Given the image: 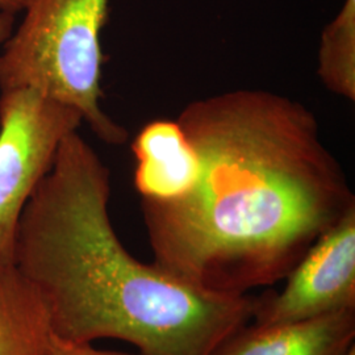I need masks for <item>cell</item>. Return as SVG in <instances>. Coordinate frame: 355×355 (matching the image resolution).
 Segmentation results:
<instances>
[{
    "label": "cell",
    "instance_id": "52a82bcc",
    "mask_svg": "<svg viewBox=\"0 0 355 355\" xmlns=\"http://www.w3.org/2000/svg\"><path fill=\"white\" fill-rule=\"evenodd\" d=\"M355 346V309L302 321L249 322L212 355H346Z\"/></svg>",
    "mask_w": 355,
    "mask_h": 355
},
{
    "label": "cell",
    "instance_id": "4fadbf2b",
    "mask_svg": "<svg viewBox=\"0 0 355 355\" xmlns=\"http://www.w3.org/2000/svg\"><path fill=\"white\" fill-rule=\"evenodd\" d=\"M346 355H355V346H353V347L347 352V354Z\"/></svg>",
    "mask_w": 355,
    "mask_h": 355
},
{
    "label": "cell",
    "instance_id": "7c38bea8",
    "mask_svg": "<svg viewBox=\"0 0 355 355\" xmlns=\"http://www.w3.org/2000/svg\"><path fill=\"white\" fill-rule=\"evenodd\" d=\"M32 0H0V12L16 15L24 11Z\"/></svg>",
    "mask_w": 355,
    "mask_h": 355
},
{
    "label": "cell",
    "instance_id": "277c9868",
    "mask_svg": "<svg viewBox=\"0 0 355 355\" xmlns=\"http://www.w3.org/2000/svg\"><path fill=\"white\" fill-rule=\"evenodd\" d=\"M80 114L35 91L0 95V263L11 262L21 215Z\"/></svg>",
    "mask_w": 355,
    "mask_h": 355
},
{
    "label": "cell",
    "instance_id": "8fae6325",
    "mask_svg": "<svg viewBox=\"0 0 355 355\" xmlns=\"http://www.w3.org/2000/svg\"><path fill=\"white\" fill-rule=\"evenodd\" d=\"M15 15L0 12V42H6L12 35Z\"/></svg>",
    "mask_w": 355,
    "mask_h": 355
},
{
    "label": "cell",
    "instance_id": "30bf717a",
    "mask_svg": "<svg viewBox=\"0 0 355 355\" xmlns=\"http://www.w3.org/2000/svg\"><path fill=\"white\" fill-rule=\"evenodd\" d=\"M48 355H142L129 354L123 352H111V350H99L92 347L91 343H78L62 340L53 334Z\"/></svg>",
    "mask_w": 355,
    "mask_h": 355
},
{
    "label": "cell",
    "instance_id": "9c48e42d",
    "mask_svg": "<svg viewBox=\"0 0 355 355\" xmlns=\"http://www.w3.org/2000/svg\"><path fill=\"white\" fill-rule=\"evenodd\" d=\"M318 74L331 94L355 101V0H345L343 8L324 28L318 54Z\"/></svg>",
    "mask_w": 355,
    "mask_h": 355
},
{
    "label": "cell",
    "instance_id": "3957f363",
    "mask_svg": "<svg viewBox=\"0 0 355 355\" xmlns=\"http://www.w3.org/2000/svg\"><path fill=\"white\" fill-rule=\"evenodd\" d=\"M24 11L0 55V91H35L73 108L103 142H127V129L102 107L110 0H32Z\"/></svg>",
    "mask_w": 355,
    "mask_h": 355
},
{
    "label": "cell",
    "instance_id": "ba28073f",
    "mask_svg": "<svg viewBox=\"0 0 355 355\" xmlns=\"http://www.w3.org/2000/svg\"><path fill=\"white\" fill-rule=\"evenodd\" d=\"M51 316L37 287L15 262L0 263V355H48Z\"/></svg>",
    "mask_w": 355,
    "mask_h": 355
},
{
    "label": "cell",
    "instance_id": "5b68a950",
    "mask_svg": "<svg viewBox=\"0 0 355 355\" xmlns=\"http://www.w3.org/2000/svg\"><path fill=\"white\" fill-rule=\"evenodd\" d=\"M355 309V205L318 237L277 293L255 297L252 322L268 325Z\"/></svg>",
    "mask_w": 355,
    "mask_h": 355
},
{
    "label": "cell",
    "instance_id": "7a4b0ae2",
    "mask_svg": "<svg viewBox=\"0 0 355 355\" xmlns=\"http://www.w3.org/2000/svg\"><path fill=\"white\" fill-rule=\"evenodd\" d=\"M111 173L78 130L31 195L13 262L41 293L53 334L129 343L142 355H212L252 322L255 297L205 291L128 252L110 216Z\"/></svg>",
    "mask_w": 355,
    "mask_h": 355
},
{
    "label": "cell",
    "instance_id": "6da1fadb",
    "mask_svg": "<svg viewBox=\"0 0 355 355\" xmlns=\"http://www.w3.org/2000/svg\"><path fill=\"white\" fill-rule=\"evenodd\" d=\"M200 158L193 189L141 202L154 263L198 288L243 296L286 279L355 196L302 102L262 89L189 103L177 117Z\"/></svg>",
    "mask_w": 355,
    "mask_h": 355
},
{
    "label": "cell",
    "instance_id": "8992f818",
    "mask_svg": "<svg viewBox=\"0 0 355 355\" xmlns=\"http://www.w3.org/2000/svg\"><path fill=\"white\" fill-rule=\"evenodd\" d=\"M135 187L145 203H171L186 196L200 175V158L175 120L158 119L132 141Z\"/></svg>",
    "mask_w": 355,
    "mask_h": 355
}]
</instances>
